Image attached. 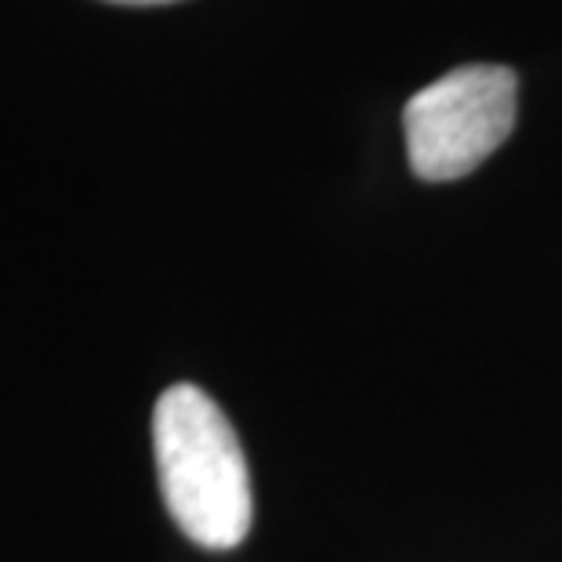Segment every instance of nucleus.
<instances>
[{"mask_svg":"<svg viewBox=\"0 0 562 562\" xmlns=\"http://www.w3.org/2000/svg\"><path fill=\"white\" fill-rule=\"evenodd\" d=\"M110 4H127V8H157V4H175V0H110Z\"/></svg>","mask_w":562,"mask_h":562,"instance_id":"nucleus-3","label":"nucleus"},{"mask_svg":"<svg viewBox=\"0 0 562 562\" xmlns=\"http://www.w3.org/2000/svg\"><path fill=\"white\" fill-rule=\"evenodd\" d=\"M153 453L167 512L211 552L244 544L255 516L244 447L229 417L196 385H171L153 411Z\"/></svg>","mask_w":562,"mask_h":562,"instance_id":"nucleus-1","label":"nucleus"},{"mask_svg":"<svg viewBox=\"0 0 562 562\" xmlns=\"http://www.w3.org/2000/svg\"><path fill=\"white\" fill-rule=\"evenodd\" d=\"M519 80L508 66H461L406 102V160L422 182H458L516 127Z\"/></svg>","mask_w":562,"mask_h":562,"instance_id":"nucleus-2","label":"nucleus"}]
</instances>
